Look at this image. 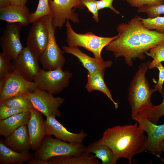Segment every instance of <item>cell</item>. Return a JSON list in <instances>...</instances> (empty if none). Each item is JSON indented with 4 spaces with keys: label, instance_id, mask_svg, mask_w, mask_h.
Wrapping results in <instances>:
<instances>
[{
    "label": "cell",
    "instance_id": "6da1fadb",
    "mask_svg": "<svg viewBox=\"0 0 164 164\" xmlns=\"http://www.w3.org/2000/svg\"><path fill=\"white\" fill-rule=\"evenodd\" d=\"M116 29L117 37L105 47L106 50L112 52L116 59L123 57L129 67L137 58L145 60L146 52L164 41V33L146 28L138 16L127 23L119 24Z\"/></svg>",
    "mask_w": 164,
    "mask_h": 164
},
{
    "label": "cell",
    "instance_id": "7a4b0ae2",
    "mask_svg": "<svg viewBox=\"0 0 164 164\" xmlns=\"http://www.w3.org/2000/svg\"><path fill=\"white\" fill-rule=\"evenodd\" d=\"M138 123L116 125L106 129L97 141L105 145L112 151V164H116L121 158L127 159L131 164L133 156L143 152L147 136Z\"/></svg>",
    "mask_w": 164,
    "mask_h": 164
},
{
    "label": "cell",
    "instance_id": "3957f363",
    "mask_svg": "<svg viewBox=\"0 0 164 164\" xmlns=\"http://www.w3.org/2000/svg\"><path fill=\"white\" fill-rule=\"evenodd\" d=\"M150 61L140 64L131 80L128 89V101L131 110V116L151 108L153 105L151 96L155 92L150 87L146 73L149 68Z\"/></svg>",
    "mask_w": 164,
    "mask_h": 164
},
{
    "label": "cell",
    "instance_id": "277c9868",
    "mask_svg": "<svg viewBox=\"0 0 164 164\" xmlns=\"http://www.w3.org/2000/svg\"><path fill=\"white\" fill-rule=\"evenodd\" d=\"M85 148L82 143H69L46 135L32 155L34 159L46 161L57 156H78L85 152Z\"/></svg>",
    "mask_w": 164,
    "mask_h": 164
},
{
    "label": "cell",
    "instance_id": "5b68a950",
    "mask_svg": "<svg viewBox=\"0 0 164 164\" xmlns=\"http://www.w3.org/2000/svg\"><path fill=\"white\" fill-rule=\"evenodd\" d=\"M67 42L70 47H82L91 52L95 58L104 60L101 56V52L117 36L112 37H103L97 36L92 32L84 34L78 33L73 29L69 20L66 23Z\"/></svg>",
    "mask_w": 164,
    "mask_h": 164
},
{
    "label": "cell",
    "instance_id": "8992f818",
    "mask_svg": "<svg viewBox=\"0 0 164 164\" xmlns=\"http://www.w3.org/2000/svg\"><path fill=\"white\" fill-rule=\"evenodd\" d=\"M62 68L50 70L40 69L34 81L40 89L53 94H59L69 86L72 76L71 72L63 71Z\"/></svg>",
    "mask_w": 164,
    "mask_h": 164
},
{
    "label": "cell",
    "instance_id": "52a82bcc",
    "mask_svg": "<svg viewBox=\"0 0 164 164\" xmlns=\"http://www.w3.org/2000/svg\"><path fill=\"white\" fill-rule=\"evenodd\" d=\"M49 32V39L47 47L39 60L43 69L45 70H53L62 68L66 62L63 55L64 51L59 47L55 36V29L52 23L53 14L44 17Z\"/></svg>",
    "mask_w": 164,
    "mask_h": 164
},
{
    "label": "cell",
    "instance_id": "ba28073f",
    "mask_svg": "<svg viewBox=\"0 0 164 164\" xmlns=\"http://www.w3.org/2000/svg\"><path fill=\"white\" fill-rule=\"evenodd\" d=\"M38 89L36 83L23 78L16 70L10 72L0 81V103L11 97L33 92Z\"/></svg>",
    "mask_w": 164,
    "mask_h": 164
},
{
    "label": "cell",
    "instance_id": "9c48e42d",
    "mask_svg": "<svg viewBox=\"0 0 164 164\" xmlns=\"http://www.w3.org/2000/svg\"><path fill=\"white\" fill-rule=\"evenodd\" d=\"M131 117L147 134L143 152H148L161 158L162 152L161 145L164 140V124L157 125L139 113L132 116Z\"/></svg>",
    "mask_w": 164,
    "mask_h": 164
},
{
    "label": "cell",
    "instance_id": "30bf717a",
    "mask_svg": "<svg viewBox=\"0 0 164 164\" xmlns=\"http://www.w3.org/2000/svg\"><path fill=\"white\" fill-rule=\"evenodd\" d=\"M49 6L53 15V24L56 28H61L66 20L78 22V15L75 9H82L80 0H49Z\"/></svg>",
    "mask_w": 164,
    "mask_h": 164
},
{
    "label": "cell",
    "instance_id": "8fae6325",
    "mask_svg": "<svg viewBox=\"0 0 164 164\" xmlns=\"http://www.w3.org/2000/svg\"><path fill=\"white\" fill-rule=\"evenodd\" d=\"M39 57L31 48L24 47L19 56L11 63L10 72L16 70L25 79L32 81L40 69L39 66Z\"/></svg>",
    "mask_w": 164,
    "mask_h": 164
},
{
    "label": "cell",
    "instance_id": "7c38bea8",
    "mask_svg": "<svg viewBox=\"0 0 164 164\" xmlns=\"http://www.w3.org/2000/svg\"><path fill=\"white\" fill-rule=\"evenodd\" d=\"M22 27L18 23L8 22L0 38L2 52L10 60L17 58L24 48L20 39V32Z\"/></svg>",
    "mask_w": 164,
    "mask_h": 164
},
{
    "label": "cell",
    "instance_id": "4fadbf2b",
    "mask_svg": "<svg viewBox=\"0 0 164 164\" xmlns=\"http://www.w3.org/2000/svg\"><path fill=\"white\" fill-rule=\"evenodd\" d=\"M27 95L34 108L46 117L53 116L60 117L61 116L62 113L58 108L63 103L64 98L55 97L53 94L39 88Z\"/></svg>",
    "mask_w": 164,
    "mask_h": 164
},
{
    "label": "cell",
    "instance_id": "5bb4252c",
    "mask_svg": "<svg viewBox=\"0 0 164 164\" xmlns=\"http://www.w3.org/2000/svg\"><path fill=\"white\" fill-rule=\"evenodd\" d=\"M32 23L27 39V46L40 56L48 45L49 31L44 17Z\"/></svg>",
    "mask_w": 164,
    "mask_h": 164
},
{
    "label": "cell",
    "instance_id": "9a60e30c",
    "mask_svg": "<svg viewBox=\"0 0 164 164\" xmlns=\"http://www.w3.org/2000/svg\"><path fill=\"white\" fill-rule=\"evenodd\" d=\"M44 121L46 135H53L63 141L72 143H82L87 136V134L83 130H81L78 133H73L69 131L55 116L46 117Z\"/></svg>",
    "mask_w": 164,
    "mask_h": 164
},
{
    "label": "cell",
    "instance_id": "2e32d148",
    "mask_svg": "<svg viewBox=\"0 0 164 164\" xmlns=\"http://www.w3.org/2000/svg\"><path fill=\"white\" fill-rule=\"evenodd\" d=\"M31 116L27 125L31 149L35 151L39 147L46 135L44 120L42 114L35 108L30 111Z\"/></svg>",
    "mask_w": 164,
    "mask_h": 164
},
{
    "label": "cell",
    "instance_id": "e0dca14e",
    "mask_svg": "<svg viewBox=\"0 0 164 164\" xmlns=\"http://www.w3.org/2000/svg\"><path fill=\"white\" fill-rule=\"evenodd\" d=\"M63 49L65 53L76 57L89 73L105 70L106 68L110 67L112 63L110 60H101L91 57L82 52L78 47L64 46Z\"/></svg>",
    "mask_w": 164,
    "mask_h": 164
},
{
    "label": "cell",
    "instance_id": "ac0fdd59",
    "mask_svg": "<svg viewBox=\"0 0 164 164\" xmlns=\"http://www.w3.org/2000/svg\"><path fill=\"white\" fill-rule=\"evenodd\" d=\"M30 13L26 5H13L0 8V19L8 22L18 23L22 26L30 23Z\"/></svg>",
    "mask_w": 164,
    "mask_h": 164
},
{
    "label": "cell",
    "instance_id": "d6986e66",
    "mask_svg": "<svg viewBox=\"0 0 164 164\" xmlns=\"http://www.w3.org/2000/svg\"><path fill=\"white\" fill-rule=\"evenodd\" d=\"M4 144L18 152H29L30 141L27 125H22L14 130L3 140Z\"/></svg>",
    "mask_w": 164,
    "mask_h": 164
},
{
    "label": "cell",
    "instance_id": "ffe728a7",
    "mask_svg": "<svg viewBox=\"0 0 164 164\" xmlns=\"http://www.w3.org/2000/svg\"><path fill=\"white\" fill-rule=\"evenodd\" d=\"M30 111H24L0 120V135L5 138L18 128L27 125L30 117Z\"/></svg>",
    "mask_w": 164,
    "mask_h": 164
},
{
    "label": "cell",
    "instance_id": "44dd1931",
    "mask_svg": "<svg viewBox=\"0 0 164 164\" xmlns=\"http://www.w3.org/2000/svg\"><path fill=\"white\" fill-rule=\"evenodd\" d=\"M105 70H103L92 73L88 72L87 81L85 88L88 92L96 90L105 94L113 103L115 108L117 109L118 107V103L113 98L111 92L104 81Z\"/></svg>",
    "mask_w": 164,
    "mask_h": 164
},
{
    "label": "cell",
    "instance_id": "7402d4cb",
    "mask_svg": "<svg viewBox=\"0 0 164 164\" xmlns=\"http://www.w3.org/2000/svg\"><path fill=\"white\" fill-rule=\"evenodd\" d=\"M29 152H18L6 146L3 140L0 141V164H23L33 158Z\"/></svg>",
    "mask_w": 164,
    "mask_h": 164
},
{
    "label": "cell",
    "instance_id": "603a6c76",
    "mask_svg": "<svg viewBox=\"0 0 164 164\" xmlns=\"http://www.w3.org/2000/svg\"><path fill=\"white\" fill-rule=\"evenodd\" d=\"M47 164H99L100 162L91 153L85 152L78 156L63 155L51 158Z\"/></svg>",
    "mask_w": 164,
    "mask_h": 164
},
{
    "label": "cell",
    "instance_id": "cb8c5ba5",
    "mask_svg": "<svg viewBox=\"0 0 164 164\" xmlns=\"http://www.w3.org/2000/svg\"><path fill=\"white\" fill-rule=\"evenodd\" d=\"M85 152L94 154L95 158L100 159L101 164H112L114 154L112 150L106 145L92 142L86 147Z\"/></svg>",
    "mask_w": 164,
    "mask_h": 164
},
{
    "label": "cell",
    "instance_id": "d4e9b609",
    "mask_svg": "<svg viewBox=\"0 0 164 164\" xmlns=\"http://www.w3.org/2000/svg\"><path fill=\"white\" fill-rule=\"evenodd\" d=\"M2 103L8 106L23 108L29 111L34 108L31 102L27 97V94L11 97Z\"/></svg>",
    "mask_w": 164,
    "mask_h": 164
},
{
    "label": "cell",
    "instance_id": "484cf974",
    "mask_svg": "<svg viewBox=\"0 0 164 164\" xmlns=\"http://www.w3.org/2000/svg\"><path fill=\"white\" fill-rule=\"evenodd\" d=\"M163 100L158 105H153L151 108L145 109L138 113L146 118L152 123L157 124L159 119L164 115V89Z\"/></svg>",
    "mask_w": 164,
    "mask_h": 164
},
{
    "label": "cell",
    "instance_id": "4316f807",
    "mask_svg": "<svg viewBox=\"0 0 164 164\" xmlns=\"http://www.w3.org/2000/svg\"><path fill=\"white\" fill-rule=\"evenodd\" d=\"M145 54L153 59L150 63L149 69L155 68L158 63L164 61V41L151 49Z\"/></svg>",
    "mask_w": 164,
    "mask_h": 164
},
{
    "label": "cell",
    "instance_id": "83f0119b",
    "mask_svg": "<svg viewBox=\"0 0 164 164\" xmlns=\"http://www.w3.org/2000/svg\"><path fill=\"white\" fill-rule=\"evenodd\" d=\"M49 2V0H39L36 10L34 12L30 13V23H33L41 18L52 14L50 7Z\"/></svg>",
    "mask_w": 164,
    "mask_h": 164
},
{
    "label": "cell",
    "instance_id": "f1b7e54d",
    "mask_svg": "<svg viewBox=\"0 0 164 164\" xmlns=\"http://www.w3.org/2000/svg\"><path fill=\"white\" fill-rule=\"evenodd\" d=\"M139 18L146 28L150 30L155 29L158 32L164 33V16H158L146 19L139 17Z\"/></svg>",
    "mask_w": 164,
    "mask_h": 164
},
{
    "label": "cell",
    "instance_id": "f546056e",
    "mask_svg": "<svg viewBox=\"0 0 164 164\" xmlns=\"http://www.w3.org/2000/svg\"><path fill=\"white\" fill-rule=\"evenodd\" d=\"M137 12L147 13L148 18H153L164 14V4L150 6L144 5L139 8Z\"/></svg>",
    "mask_w": 164,
    "mask_h": 164
},
{
    "label": "cell",
    "instance_id": "4dcf8cb0",
    "mask_svg": "<svg viewBox=\"0 0 164 164\" xmlns=\"http://www.w3.org/2000/svg\"><path fill=\"white\" fill-rule=\"evenodd\" d=\"M27 111H30L23 108L8 106L2 103H0V120Z\"/></svg>",
    "mask_w": 164,
    "mask_h": 164
},
{
    "label": "cell",
    "instance_id": "1f68e13d",
    "mask_svg": "<svg viewBox=\"0 0 164 164\" xmlns=\"http://www.w3.org/2000/svg\"><path fill=\"white\" fill-rule=\"evenodd\" d=\"M10 60L2 52L0 53V80L5 78L10 73L11 64Z\"/></svg>",
    "mask_w": 164,
    "mask_h": 164
},
{
    "label": "cell",
    "instance_id": "d6a6232c",
    "mask_svg": "<svg viewBox=\"0 0 164 164\" xmlns=\"http://www.w3.org/2000/svg\"><path fill=\"white\" fill-rule=\"evenodd\" d=\"M131 6L140 8L147 5L154 6L164 4V0H125Z\"/></svg>",
    "mask_w": 164,
    "mask_h": 164
},
{
    "label": "cell",
    "instance_id": "836d02e7",
    "mask_svg": "<svg viewBox=\"0 0 164 164\" xmlns=\"http://www.w3.org/2000/svg\"><path fill=\"white\" fill-rule=\"evenodd\" d=\"M84 7L93 15V18L97 22H99L98 10L97 0H80Z\"/></svg>",
    "mask_w": 164,
    "mask_h": 164
},
{
    "label": "cell",
    "instance_id": "e575fe53",
    "mask_svg": "<svg viewBox=\"0 0 164 164\" xmlns=\"http://www.w3.org/2000/svg\"><path fill=\"white\" fill-rule=\"evenodd\" d=\"M159 71L158 81L153 88L155 92L158 91L163 97V85L164 82V66L161 63H158L155 66Z\"/></svg>",
    "mask_w": 164,
    "mask_h": 164
},
{
    "label": "cell",
    "instance_id": "d590c367",
    "mask_svg": "<svg viewBox=\"0 0 164 164\" xmlns=\"http://www.w3.org/2000/svg\"><path fill=\"white\" fill-rule=\"evenodd\" d=\"M114 0H99L97 1V5L98 10L105 8H108L117 14L120 12L116 10L112 6V2Z\"/></svg>",
    "mask_w": 164,
    "mask_h": 164
},
{
    "label": "cell",
    "instance_id": "8d00e7d4",
    "mask_svg": "<svg viewBox=\"0 0 164 164\" xmlns=\"http://www.w3.org/2000/svg\"><path fill=\"white\" fill-rule=\"evenodd\" d=\"M28 164H47L46 161L35 159L34 158L27 162Z\"/></svg>",
    "mask_w": 164,
    "mask_h": 164
},
{
    "label": "cell",
    "instance_id": "74e56055",
    "mask_svg": "<svg viewBox=\"0 0 164 164\" xmlns=\"http://www.w3.org/2000/svg\"><path fill=\"white\" fill-rule=\"evenodd\" d=\"M27 0H10V4L13 5H25Z\"/></svg>",
    "mask_w": 164,
    "mask_h": 164
},
{
    "label": "cell",
    "instance_id": "f35d334b",
    "mask_svg": "<svg viewBox=\"0 0 164 164\" xmlns=\"http://www.w3.org/2000/svg\"><path fill=\"white\" fill-rule=\"evenodd\" d=\"M10 4V0H0V8L5 7Z\"/></svg>",
    "mask_w": 164,
    "mask_h": 164
},
{
    "label": "cell",
    "instance_id": "ab89813d",
    "mask_svg": "<svg viewBox=\"0 0 164 164\" xmlns=\"http://www.w3.org/2000/svg\"><path fill=\"white\" fill-rule=\"evenodd\" d=\"M161 149L162 152H164V140L161 144Z\"/></svg>",
    "mask_w": 164,
    "mask_h": 164
}]
</instances>
